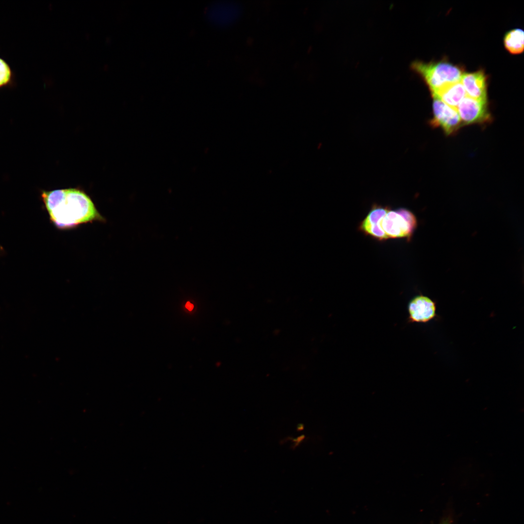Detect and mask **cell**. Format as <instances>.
<instances>
[{"label": "cell", "instance_id": "4fadbf2b", "mask_svg": "<svg viewBox=\"0 0 524 524\" xmlns=\"http://www.w3.org/2000/svg\"><path fill=\"white\" fill-rule=\"evenodd\" d=\"M440 524H449L447 521H444Z\"/></svg>", "mask_w": 524, "mask_h": 524}, {"label": "cell", "instance_id": "ba28073f", "mask_svg": "<svg viewBox=\"0 0 524 524\" xmlns=\"http://www.w3.org/2000/svg\"><path fill=\"white\" fill-rule=\"evenodd\" d=\"M389 210L388 208L375 206L361 223L360 229L364 233L379 240L388 239L381 227L380 222Z\"/></svg>", "mask_w": 524, "mask_h": 524}, {"label": "cell", "instance_id": "8fae6325", "mask_svg": "<svg viewBox=\"0 0 524 524\" xmlns=\"http://www.w3.org/2000/svg\"><path fill=\"white\" fill-rule=\"evenodd\" d=\"M15 83V74L8 63L0 57V89L11 87Z\"/></svg>", "mask_w": 524, "mask_h": 524}, {"label": "cell", "instance_id": "6da1fadb", "mask_svg": "<svg viewBox=\"0 0 524 524\" xmlns=\"http://www.w3.org/2000/svg\"><path fill=\"white\" fill-rule=\"evenodd\" d=\"M41 197L50 221L58 229H70L85 223L105 221L91 198L82 190L44 191Z\"/></svg>", "mask_w": 524, "mask_h": 524}, {"label": "cell", "instance_id": "7c38bea8", "mask_svg": "<svg viewBox=\"0 0 524 524\" xmlns=\"http://www.w3.org/2000/svg\"><path fill=\"white\" fill-rule=\"evenodd\" d=\"M185 307L189 311H191L194 308L193 305L189 302L186 303Z\"/></svg>", "mask_w": 524, "mask_h": 524}, {"label": "cell", "instance_id": "7a4b0ae2", "mask_svg": "<svg viewBox=\"0 0 524 524\" xmlns=\"http://www.w3.org/2000/svg\"><path fill=\"white\" fill-rule=\"evenodd\" d=\"M410 66L423 78L431 94L446 85L460 81L464 73L461 67L446 60L428 63L416 60Z\"/></svg>", "mask_w": 524, "mask_h": 524}, {"label": "cell", "instance_id": "52a82bcc", "mask_svg": "<svg viewBox=\"0 0 524 524\" xmlns=\"http://www.w3.org/2000/svg\"><path fill=\"white\" fill-rule=\"evenodd\" d=\"M460 82L467 96L477 100L487 101V77L484 70L464 73Z\"/></svg>", "mask_w": 524, "mask_h": 524}, {"label": "cell", "instance_id": "277c9868", "mask_svg": "<svg viewBox=\"0 0 524 524\" xmlns=\"http://www.w3.org/2000/svg\"><path fill=\"white\" fill-rule=\"evenodd\" d=\"M433 98V117L429 124L433 128H441L446 135L455 134L463 126L457 109L439 98Z\"/></svg>", "mask_w": 524, "mask_h": 524}, {"label": "cell", "instance_id": "8992f818", "mask_svg": "<svg viewBox=\"0 0 524 524\" xmlns=\"http://www.w3.org/2000/svg\"><path fill=\"white\" fill-rule=\"evenodd\" d=\"M408 311V323H427L439 318L436 302L423 295L415 296L409 301Z\"/></svg>", "mask_w": 524, "mask_h": 524}, {"label": "cell", "instance_id": "30bf717a", "mask_svg": "<svg viewBox=\"0 0 524 524\" xmlns=\"http://www.w3.org/2000/svg\"><path fill=\"white\" fill-rule=\"evenodd\" d=\"M524 33L521 29L517 28L508 32L504 38L506 49L511 54H518L524 50Z\"/></svg>", "mask_w": 524, "mask_h": 524}, {"label": "cell", "instance_id": "9c48e42d", "mask_svg": "<svg viewBox=\"0 0 524 524\" xmlns=\"http://www.w3.org/2000/svg\"><path fill=\"white\" fill-rule=\"evenodd\" d=\"M431 94L432 98H439L448 105L455 108L466 96L460 81L446 85Z\"/></svg>", "mask_w": 524, "mask_h": 524}, {"label": "cell", "instance_id": "5b68a950", "mask_svg": "<svg viewBox=\"0 0 524 524\" xmlns=\"http://www.w3.org/2000/svg\"><path fill=\"white\" fill-rule=\"evenodd\" d=\"M456 109L462 125L483 124L492 120L487 101L475 99L466 96Z\"/></svg>", "mask_w": 524, "mask_h": 524}, {"label": "cell", "instance_id": "3957f363", "mask_svg": "<svg viewBox=\"0 0 524 524\" xmlns=\"http://www.w3.org/2000/svg\"><path fill=\"white\" fill-rule=\"evenodd\" d=\"M417 225L414 214L405 209L389 210L380 222L381 227L388 238H409Z\"/></svg>", "mask_w": 524, "mask_h": 524}]
</instances>
